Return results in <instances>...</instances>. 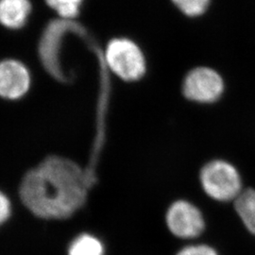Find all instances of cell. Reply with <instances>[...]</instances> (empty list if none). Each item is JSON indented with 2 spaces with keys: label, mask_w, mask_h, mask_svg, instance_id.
Instances as JSON below:
<instances>
[{
  "label": "cell",
  "mask_w": 255,
  "mask_h": 255,
  "mask_svg": "<svg viewBox=\"0 0 255 255\" xmlns=\"http://www.w3.org/2000/svg\"><path fill=\"white\" fill-rule=\"evenodd\" d=\"M86 182L82 169L73 162L50 157L27 174L20 187L25 205L44 219L72 216L85 201Z\"/></svg>",
  "instance_id": "cell-1"
},
{
  "label": "cell",
  "mask_w": 255,
  "mask_h": 255,
  "mask_svg": "<svg viewBox=\"0 0 255 255\" xmlns=\"http://www.w3.org/2000/svg\"><path fill=\"white\" fill-rule=\"evenodd\" d=\"M203 191L220 202L236 201L242 190V179L237 167L224 160H213L204 164L200 172Z\"/></svg>",
  "instance_id": "cell-2"
},
{
  "label": "cell",
  "mask_w": 255,
  "mask_h": 255,
  "mask_svg": "<svg viewBox=\"0 0 255 255\" xmlns=\"http://www.w3.org/2000/svg\"><path fill=\"white\" fill-rule=\"evenodd\" d=\"M103 58L110 69L124 81L135 82L146 74L145 55L136 43L130 39L115 38L111 40Z\"/></svg>",
  "instance_id": "cell-3"
},
{
  "label": "cell",
  "mask_w": 255,
  "mask_h": 255,
  "mask_svg": "<svg viewBox=\"0 0 255 255\" xmlns=\"http://www.w3.org/2000/svg\"><path fill=\"white\" fill-rule=\"evenodd\" d=\"M225 89L220 74L207 66L190 70L182 82V95L188 101L209 104L219 101Z\"/></svg>",
  "instance_id": "cell-4"
},
{
  "label": "cell",
  "mask_w": 255,
  "mask_h": 255,
  "mask_svg": "<svg viewBox=\"0 0 255 255\" xmlns=\"http://www.w3.org/2000/svg\"><path fill=\"white\" fill-rule=\"evenodd\" d=\"M165 223L173 236L182 239L200 237L206 226L201 210L185 200L174 201L168 207Z\"/></svg>",
  "instance_id": "cell-5"
},
{
  "label": "cell",
  "mask_w": 255,
  "mask_h": 255,
  "mask_svg": "<svg viewBox=\"0 0 255 255\" xmlns=\"http://www.w3.org/2000/svg\"><path fill=\"white\" fill-rule=\"evenodd\" d=\"M30 84L27 67L16 60H5L0 63V96L16 100L24 96Z\"/></svg>",
  "instance_id": "cell-6"
},
{
  "label": "cell",
  "mask_w": 255,
  "mask_h": 255,
  "mask_svg": "<svg viewBox=\"0 0 255 255\" xmlns=\"http://www.w3.org/2000/svg\"><path fill=\"white\" fill-rule=\"evenodd\" d=\"M32 10L30 0H0V25L20 29L27 24Z\"/></svg>",
  "instance_id": "cell-7"
},
{
  "label": "cell",
  "mask_w": 255,
  "mask_h": 255,
  "mask_svg": "<svg viewBox=\"0 0 255 255\" xmlns=\"http://www.w3.org/2000/svg\"><path fill=\"white\" fill-rule=\"evenodd\" d=\"M235 209L247 230L255 236V189L241 192L235 201Z\"/></svg>",
  "instance_id": "cell-8"
},
{
  "label": "cell",
  "mask_w": 255,
  "mask_h": 255,
  "mask_svg": "<svg viewBox=\"0 0 255 255\" xmlns=\"http://www.w3.org/2000/svg\"><path fill=\"white\" fill-rule=\"evenodd\" d=\"M105 249L101 240L88 234L75 238L68 249V255H104Z\"/></svg>",
  "instance_id": "cell-9"
},
{
  "label": "cell",
  "mask_w": 255,
  "mask_h": 255,
  "mask_svg": "<svg viewBox=\"0 0 255 255\" xmlns=\"http://www.w3.org/2000/svg\"><path fill=\"white\" fill-rule=\"evenodd\" d=\"M84 0H46L48 7L56 11L59 18L75 20L79 16Z\"/></svg>",
  "instance_id": "cell-10"
},
{
  "label": "cell",
  "mask_w": 255,
  "mask_h": 255,
  "mask_svg": "<svg viewBox=\"0 0 255 255\" xmlns=\"http://www.w3.org/2000/svg\"><path fill=\"white\" fill-rule=\"evenodd\" d=\"M177 9L189 17H198L208 8L210 0H171Z\"/></svg>",
  "instance_id": "cell-11"
},
{
  "label": "cell",
  "mask_w": 255,
  "mask_h": 255,
  "mask_svg": "<svg viewBox=\"0 0 255 255\" xmlns=\"http://www.w3.org/2000/svg\"><path fill=\"white\" fill-rule=\"evenodd\" d=\"M176 255H219V254L213 247L198 244L184 247Z\"/></svg>",
  "instance_id": "cell-12"
},
{
  "label": "cell",
  "mask_w": 255,
  "mask_h": 255,
  "mask_svg": "<svg viewBox=\"0 0 255 255\" xmlns=\"http://www.w3.org/2000/svg\"><path fill=\"white\" fill-rule=\"evenodd\" d=\"M9 213H10V205H9V200L5 195H3L0 192V225L8 219Z\"/></svg>",
  "instance_id": "cell-13"
}]
</instances>
